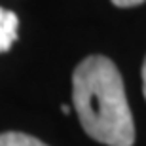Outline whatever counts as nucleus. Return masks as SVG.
I'll return each instance as SVG.
<instances>
[{
	"mask_svg": "<svg viewBox=\"0 0 146 146\" xmlns=\"http://www.w3.org/2000/svg\"><path fill=\"white\" fill-rule=\"evenodd\" d=\"M72 103L87 135L106 146H133L135 125L123 80L108 57L91 55L72 74Z\"/></svg>",
	"mask_w": 146,
	"mask_h": 146,
	"instance_id": "f257e3e1",
	"label": "nucleus"
},
{
	"mask_svg": "<svg viewBox=\"0 0 146 146\" xmlns=\"http://www.w3.org/2000/svg\"><path fill=\"white\" fill-rule=\"evenodd\" d=\"M17 27H19V19L15 13L0 8V53L8 51L11 44L17 40Z\"/></svg>",
	"mask_w": 146,
	"mask_h": 146,
	"instance_id": "f03ea898",
	"label": "nucleus"
},
{
	"mask_svg": "<svg viewBox=\"0 0 146 146\" xmlns=\"http://www.w3.org/2000/svg\"><path fill=\"white\" fill-rule=\"evenodd\" d=\"M0 146H48V144L38 141L36 137L17 133V131H10V133H2L0 135Z\"/></svg>",
	"mask_w": 146,
	"mask_h": 146,
	"instance_id": "7ed1b4c3",
	"label": "nucleus"
},
{
	"mask_svg": "<svg viewBox=\"0 0 146 146\" xmlns=\"http://www.w3.org/2000/svg\"><path fill=\"white\" fill-rule=\"evenodd\" d=\"M114 6H119V8H133V6L142 4L144 0H110Z\"/></svg>",
	"mask_w": 146,
	"mask_h": 146,
	"instance_id": "20e7f679",
	"label": "nucleus"
},
{
	"mask_svg": "<svg viewBox=\"0 0 146 146\" xmlns=\"http://www.w3.org/2000/svg\"><path fill=\"white\" fill-rule=\"evenodd\" d=\"M142 93H144V99H146V59H144V65H142Z\"/></svg>",
	"mask_w": 146,
	"mask_h": 146,
	"instance_id": "39448f33",
	"label": "nucleus"
},
{
	"mask_svg": "<svg viewBox=\"0 0 146 146\" xmlns=\"http://www.w3.org/2000/svg\"><path fill=\"white\" fill-rule=\"evenodd\" d=\"M61 112H63V114H70V106L63 104V106H61Z\"/></svg>",
	"mask_w": 146,
	"mask_h": 146,
	"instance_id": "423d86ee",
	"label": "nucleus"
}]
</instances>
